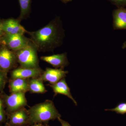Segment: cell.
I'll list each match as a JSON object with an SVG mask.
<instances>
[{
    "label": "cell",
    "instance_id": "cell-20",
    "mask_svg": "<svg viewBox=\"0 0 126 126\" xmlns=\"http://www.w3.org/2000/svg\"><path fill=\"white\" fill-rule=\"evenodd\" d=\"M4 81V75L0 72V88L2 87Z\"/></svg>",
    "mask_w": 126,
    "mask_h": 126
},
{
    "label": "cell",
    "instance_id": "cell-2",
    "mask_svg": "<svg viewBox=\"0 0 126 126\" xmlns=\"http://www.w3.org/2000/svg\"><path fill=\"white\" fill-rule=\"evenodd\" d=\"M30 124L41 123L61 117L53 102L47 100L30 108L27 110Z\"/></svg>",
    "mask_w": 126,
    "mask_h": 126
},
{
    "label": "cell",
    "instance_id": "cell-4",
    "mask_svg": "<svg viewBox=\"0 0 126 126\" xmlns=\"http://www.w3.org/2000/svg\"><path fill=\"white\" fill-rule=\"evenodd\" d=\"M0 40L5 46L15 52L26 46L31 41V39L25 37L24 34H5Z\"/></svg>",
    "mask_w": 126,
    "mask_h": 126
},
{
    "label": "cell",
    "instance_id": "cell-22",
    "mask_svg": "<svg viewBox=\"0 0 126 126\" xmlns=\"http://www.w3.org/2000/svg\"><path fill=\"white\" fill-rule=\"evenodd\" d=\"M4 118V115L2 110H0V122L3 121Z\"/></svg>",
    "mask_w": 126,
    "mask_h": 126
},
{
    "label": "cell",
    "instance_id": "cell-23",
    "mask_svg": "<svg viewBox=\"0 0 126 126\" xmlns=\"http://www.w3.org/2000/svg\"><path fill=\"white\" fill-rule=\"evenodd\" d=\"M59 0L61 1V2H63V3H67L68 2H71L72 0Z\"/></svg>",
    "mask_w": 126,
    "mask_h": 126
},
{
    "label": "cell",
    "instance_id": "cell-15",
    "mask_svg": "<svg viewBox=\"0 0 126 126\" xmlns=\"http://www.w3.org/2000/svg\"><path fill=\"white\" fill-rule=\"evenodd\" d=\"M29 90L33 93L43 94L47 92L43 80L40 78L31 79L29 82Z\"/></svg>",
    "mask_w": 126,
    "mask_h": 126
},
{
    "label": "cell",
    "instance_id": "cell-26",
    "mask_svg": "<svg viewBox=\"0 0 126 126\" xmlns=\"http://www.w3.org/2000/svg\"><path fill=\"white\" fill-rule=\"evenodd\" d=\"M2 109V104L1 101L0 100V110H1Z\"/></svg>",
    "mask_w": 126,
    "mask_h": 126
},
{
    "label": "cell",
    "instance_id": "cell-18",
    "mask_svg": "<svg viewBox=\"0 0 126 126\" xmlns=\"http://www.w3.org/2000/svg\"><path fill=\"white\" fill-rule=\"evenodd\" d=\"M112 4L115 5L117 8L126 7V0H108Z\"/></svg>",
    "mask_w": 126,
    "mask_h": 126
},
{
    "label": "cell",
    "instance_id": "cell-17",
    "mask_svg": "<svg viewBox=\"0 0 126 126\" xmlns=\"http://www.w3.org/2000/svg\"><path fill=\"white\" fill-rule=\"evenodd\" d=\"M105 110L114 111L117 113L123 115L126 113V103H122L119 104L115 108L112 109H106Z\"/></svg>",
    "mask_w": 126,
    "mask_h": 126
},
{
    "label": "cell",
    "instance_id": "cell-19",
    "mask_svg": "<svg viewBox=\"0 0 126 126\" xmlns=\"http://www.w3.org/2000/svg\"><path fill=\"white\" fill-rule=\"evenodd\" d=\"M58 119L59 121L61 123L62 126H71L70 124H69L68 123L61 119V117H59Z\"/></svg>",
    "mask_w": 126,
    "mask_h": 126
},
{
    "label": "cell",
    "instance_id": "cell-9",
    "mask_svg": "<svg viewBox=\"0 0 126 126\" xmlns=\"http://www.w3.org/2000/svg\"><path fill=\"white\" fill-rule=\"evenodd\" d=\"M44 71L40 68H19L12 71L11 76L12 78L26 79L29 78H35L40 76Z\"/></svg>",
    "mask_w": 126,
    "mask_h": 126
},
{
    "label": "cell",
    "instance_id": "cell-1",
    "mask_svg": "<svg viewBox=\"0 0 126 126\" xmlns=\"http://www.w3.org/2000/svg\"><path fill=\"white\" fill-rule=\"evenodd\" d=\"M31 40L38 51H53L60 47L65 36L61 19L59 16L52 20L48 24L35 31H27Z\"/></svg>",
    "mask_w": 126,
    "mask_h": 126
},
{
    "label": "cell",
    "instance_id": "cell-16",
    "mask_svg": "<svg viewBox=\"0 0 126 126\" xmlns=\"http://www.w3.org/2000/svg\"><path fill=\"white\" fill-rule=\"evenodd\" d=\"M20 8V15L18 19L21 20L29 16L31 9V0H19Z\"/></svg>",
    "mask_w": 126,
    "mask_h": 126
},
{
    "label": "cell",
    "instance_id": "cell-28",
    "mask_svg": "<svg viewBox=\"0 0 126 126\" xmlns=\"http://www.w3.org/2000/svg\"><path fill=\"white\" fill-rule=\"evenodd\" d=\"M12 126V125H11V126Z\"/></svg>",
    "mask_w": 126,
    "mask_h": 126
},
{
    "label": "cell",
    "instance_id": "cell-24",
    "mask_svg": "<svg viewBox=\"0 0 126 126\" xmlns=\"http://www.w3.org/2000/svg\"><path fill=\"white\" fill-rule=\"evenodd\" d=\"M122 48L123 49L126 48V41L123 43V44L122 46Z\"/></svg>",
    "mask_w": 126,
    "mask_h": 126
},
{
    "label": "cell",
    "instance_id": "cell-6",
    "mask_svg": "<svg viewBox=\"0 0 126 126\" xmlns=\"http://www.w3.org/2000/svg\"><path fill=\"white\" fill-rule=\"evenodd\" d=\"M18 19L10 18L2 21L3 31L8 34H24L27 31L20 24Z\"/></svg>",
    "mask_w": 126,
    "mask_h": 126
},
{
    "label": "cell",
    "instance_id": "cell-14",
    "mask_svg": "<svg viewBox=\"0 0 126 126\" xmlns=\"http://www.w3.org/2000/svg\"><path fill=\"white\" fill-rule=\"evenodd\" d=\"M10 84V90L12 93L23 92L25 93L29 90V82L26 79H14Z\"/></svg>",
    "mask_w": 126,
    "mask_h": 126
},
{
    "label": "cell",
    "instance_id": "cell-27",
    "mask_svg": "<svg viewBox=\"0 0 126 126\" xmlns=\"http://www.w3.org/2000/svg\"><path fill=\"white\" fill-rule=\"evenodd\" d=\"M48 126V125H46V126Z\"/></svg>",
    "mask_w": 126,
    "mask_h": 126
},
{
    "label": "cell",
    "instance_id": "cell-11",
    "mask_svg": "<svg viewBox=\"0 0 126 126\" xmlns=\"http://www.w3.org/2000/svg\"><path fill=\"white\" fill-rule=\"evenodd\" d=\"M112 16L113 29L126 30V8H117L113 11Z\"/></svg>",
    "mask_w": 126,
    "mask_h": 126
},
{
    "label": "cell",
    "instance_id": "cell-21",
    "mask_svg": "<svg viewBox=\"0 0 126 126\" xmlns=\"http://www.w3.org/2000/svg\"><path fill=\"white\" fill-rule=\"evenodd\" d=\"M4 32L3 31L2 28V21L0 20V39L4 35Z\"/></svg>",
    "mask_w": 126,
    "mask_h": 126
},
{
    "label": "cell",
    "instance_id": "cell-25",
    "mask_svg": "<svg viewBox=\"0 0 126 126\" xmlns=\"http://www.w3.org/2000/svg\"><path fill=\"white\" fill-rule=\"evenodd\" d=\"M32 126H43L41 123H37V124H35L34 125Z\"/></svg>",
    "mask_w": 126,
    "mask_h": 126
},
{
    "label": "cell",
    "instance_id": "cell-29",
    "mask_svg": "<svg viewBox=\"0 0 126 126\" xmlns=\"http://www.w3.org/2000/svg\"></svg>",
    "mask_w": 126,
    "mask_h": 126
},
{
    "label": "cell",
    "instance_id": "cell-8",
    "mask_svg": "<svg viewBox=\"0 0 126 126\" xmlns=\"http://www.w3.org/2000/svg\"><path fill=\"white\" fill-rule=\"evenodd\" d=\"M6 101L9 109L14 111L25 106L27 102L25 93L23 92L12 93L7 97Z\"/></svg>",
    "mask_w": 126,
    "mask_h": 126
},
{
    "label": "cell",
    "instance_id": "cell-5",
    "mask_svg": "<svg viewBox=\"0 0 126 126\" xmlns=\"http://www.w3.org/2000/svg\"><path fill=\"white\" fill-rule=\"evenodd\" d=\"M17 61L15 52L5 46L0 48V69L7 71L14 67Z\"/></svg>",
    "mask_w": 126,
    "mask_h": 126
},
{
    "label": "cell",
    "instance_id": "cell-13",
    "mask_svg": "<svg viewBox=\"0 0 126 126\" xmlns=\"http://www.w3.org/2000/svg\"><path fill=\"white\" fill-rule=\"evenodd\" d=\"M50 87L54 93L55 96L58 94L65 95L71 99L75 105L77 106V102L72 96L70 93V89L68 86L64 78L62 79L56 83L50 85Z\"/></svg>",
    "mask_w": 126,
    "mask_h": 126
},
{
    "label": "cell",
    "instance_id": "cell-10",
    "mask_svg": "<svg viewBox=\"0 0 126 126\" xmlns=\"http://www.w3.org/2000/svg\"><path fill=\"white\" fill-rule=\"evenodd\" d=\"M40 59L49 63L55 68H60L63 69L64 68L69 64L66 53L50 56H41Z\"/></svg>",
    "mask_w": 126,
    "mask_h": 126
},
{
    "label": "cell",
    "instance_id": "cell-3",
    "mask_svg": "<svg viewBox=\"0 0 126 126\" xmlns=\"http://www.w3.org/2000/svg\"><path fill=\"white\" fill-rule=\"evenodd\" d=\"M37 51L36 46L31 40L25 47L15 51L17 61L20 64L21 67H39Z\"/></svg>",
    "mask_w": 126,
    "mask_h": 126
},
{
    "label": "cell",
    "instance_id": "cell-7",
    "mask_svg": "<svg viewBox=\"0 0 126 126\" xmlns=\"http://www.w3.org/2000/svg\"><path fill=\"white\" fill-rule=\"evenodd\" d=\"M68 73V71L62 69L47 68L40 75V78L43 81H48L53 84L64 78Z\"/></svg>",
    "mask_w": 126,
    "mask_h": 126
},
{
    "label": "cell",
    "instance_id": "cell-12",
    "mask_svg": "<svg viewBox=\"0 0 126 126\" xmlns=\"http://www.w3.org/2000/svg\"><path fill=\"white\" fill-rule=\"evenodd\" d=\"M10 122L11 125L24 126L30 124L28 111L22 108L16 110L11 115Z\"/></svg>",
    "mask_w": 126,
    "mask_h": 126
}]
</instances>
